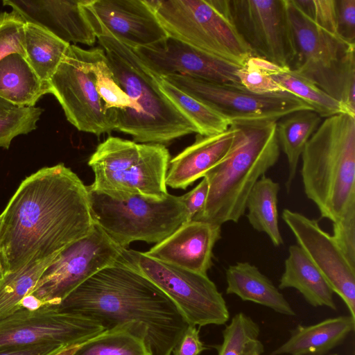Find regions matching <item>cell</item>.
Returning <instances> with one entry per match:
<instances>
[{"label":"cell","mask_w":355,"mask_h":355,"mask_svg":"<svg viewBox=\"0 0 355 355\" xmlns=\"http://www.w3.org/2000/svg\"><path fill=\"white\" fill-rule=\"evenodd\" d=\"M94 224L88 191L60 163L26 178L0 215L3 274L57 255Z\"/></svg>","instance_id":"6da1fadb"},{"label":"cell","mask_w":355,"mask_h":355,"mask_svg":"<svg viewBox=\"0 0 355 355\" xmlns=\"http://www.w3.org/2000/svg\"><path fill=\"white\" fill-rule=\"evenodd\" d=\"M53 306L93 318L106 329L142 322L148 330L153 355H171L189 325L173 301L121 257Z\"/></svg>","instance_id":"7a4b0ae2"},{"label":"cell","mask_w":355,"mask_h":355,"mask_svg":"<svg viewBox=\"0 0 355 355\" xmlns=\"http://www.w3.org/2000/svg\"><path fill=\"white\" fill-rule=\"evenodd\" d=\"M275 121L232 124L234 136L225 156L204 175L209 184L203 209L193 220L219 225L239 222L256 182L278 161Z\"/></svg>","instance_id":"3957f363"},{"label":"cell","mask_w":355,"mask_h":355,"mask_svg":"<svg viewBox=\"0 0 355 355\" xmlns=\"http://www.w3.org/2000/svg\"><path fill=\"white\" fill-rule=\"evenodd\" d=\"M107 63L132 105L117 114L116 130L141 144L164 145L197 133L193 125L159 89L155 74L134 49L110 35L97 37Z\"/></svg>","instance_id":"277c9868"},{"label":"cell","mask_w":355,"mask_h":355,"mask_svg":"<svg viewBox=\"0 0 355 355\" xmlns=\"http://www.w3.org/2000/svg\"><path fill=\"white\" fill-rule=\"evenodd\" d=\"M301 157L306 197L322 218L336 221L355 202V116L341 113L325 118Z\"/></svg>","instance_id":"5b68a950"},{"label":"cell","mask_w":355,"mask_h":355,"mask_svg":"<svg viewBox=\"0 0 355 355\" xmlns=\"http://www.w3.org/2000/svg\"><path fill=\"white\" fill-rule=\"evenodd\" d=\"M295 56L290 69L341 102L355 116V44L315 24L287 0Z\"/></svg>","instance_id":"8992f818"},{"label":"cell","mask_w":355,"mask_h":355,"mask_svg":"<svg viewBox=\"0 0 355 355\" xmlns=\"http://www.w3.org/2000/svg\"><path fill=\"white\" fill-rule=\"evenodd\" d=\"M168 37L238 66L253 55L227 0H146Z\"/></svg>","instance_id":"52a82bcc"},{"label":"cell","mask_w":355,"mask_h":355,"mask_svg":"<svg viewBox=\"0 0 355 355\" xmlns=\"http://www.w3.org/2000/svg\"><path fill=\"white\" fill-rule=\"evenodd\" d=\"M170 160L164 145L109 137L89 159L94 180L88 187L110 196L164 199L168 194L166 177Z\"/></svg>","instance_id":"ba28073f"},{"label":"cell","mask_w":355,"mask_h":355,"mask_svg":"<svg viewBox=\"0 0 355 355\" xmlns=\"http://www.w3.org/2000/svg\"><path fill=\"white\" fill-rule=\"evenodd\" d=\"M87 189L94 222L122 248L137 241L159 243L187 222L181 196H110Z\"/></svg>","instance_id":"9c48e42d"},{"label":"cell","mask_w":355,"mask_h":355,"mask_svg":"<svg viewBox=\"0 0 355 355\" xmlns=\"http://www.w3.org/2000/svg\"><path fill=\"white\" fill-rule=\"evenodd\" d=\"M121 258L137 270L176 305L189 325H222L230 318L226 302L207 275L195 272L124 248Z\"/></svg>","instance_id":"30bf717a"},{"label":"cell","mask_w":355,"mask_h":355,"mask_svg":"<svg viewBox=\"0 0 355 355\" xmlns=\"http://www.w3.org/2000/svg\"><path fill=\"white\" fill-rule=\"evenodd\" d=\"M123 249L94 223L88 234L58 253L21 306L58 304L90 277L118 260Z\"/></svg>","instance_id":"8fae6325"},{"label":"cell","mask_w":355,"mask_h":355,"mask_svg":"<svg viewBox=\"0 0 355 355\" xmlns=\"http://www.w3.org/2000/svg\"><path fill=\"white\" fill-rule=\"evenodd\" d=\"M162 78L216 110L231 125L277 122L298 110H313L286 91L259 94L239 83L211 82L180 74Z\"/></svg>","instance_id":"7c38bea8"},{"label":"cell","mask_w":355,"mask_h":355,"mask_svg":"<svg viewBox=\"0 0 355 355\" xmlns=\"http://www.w3.org/2000/svg\"><path fill=\"white\" fill-rule=\"evenodd\" d=\"M49 83L50 94L77 130L98 136L116 130L117 114L107 110L99 94L91 49L70 44Z\"/></svg>","instance_id":"4fadbf2b"},{"label":"cell","mask_w":355,"mask_h":355,"mask_svg":"<svg viewBox=\"0 0 355 355\" xmlns=\"http://www.w3.org/2000/svg\"><path fill=\"white\" fill-rule=\"evenodd\" d=\"M105 330L93 318L53 305L21 306L0 320V347L37 345L64 347L88 340Z\"/></svg>","instance_id":"5bb4252c"},{"label":"cell","mask_w":355,"mask_h":355,"mask_svg":"<svg viewBox=\"0 0 355 355\" xmlns=\"http://www.w3.org/2000/svg\"><path fill=\"white\" fill-rule=\"evenodd\" d=\"M232 20L253 55L290 68L295 56L287 0H227Z\"/></svg>","instance_id":"9a60e30c"},{"label":"cell","mask_w":355,"mask_h":355,"mask_svg":"<svg viewBox=\"0 0 355 355\" xmlns=\"http://www.w3.org/2000/svg\"><path fill=\"white\" fill-rule=\"evenodd\" d=\"M282 217L294 234L297 245L355 319V268L349 263L334 237L320 227L318 220L301 213L284 209Z\"/></svg>","instance_id":"2e32d148"},{"label":"cell","mask_w":355,"mask_h":355,"mask_svg":"<svg viewBox=\"0 0 355 355\" xmlns=\"http://www.w3.org/2000/svg\"><path fill=\"white\" fill-rule=\"evenodd\" d=\"M82 9L96 38L110 35L135 49L168 37L146 0H83Z\"/></svg>","instance_id":"e0dca14e"},{"label":"cell","mask_w":355,"mask_h":355,"mask_svg":"<svg viewBox=\"0 0 355 355\" xmlns=\"http://www.w3.org/2000/svg\"><path fill=\"white\" fill-rule=\"evenodd\" d=\"M156 76L180 74L216 83H240L241 66L211 55L171 37L154 45L135 49Z\"/></svg>","instance_id":"ac0fdd59"},{"label":"cell","mask_w":355,"mask_h":355,"mask_svg":"<svg viewBox=\"0 0 355 355\" xmlns=\"http://www.w3.org/2000/svg\"><path fill=\"white\" fill-rule=\"evenodd\" d=\"M221 225L201 220L185 222L169 236L144 252L155 259L207 275Z\"/></svg>","instance_id":"d6986e66"},{"label":"cell","mask_w":355,"mask_h":355,"mask_svg":"<svg viewBox=\"0 0 355 355\" xmlns=\"http://www.w3.org/2000/svg\"><path fill=\"white\" fill-rule=\"evenodd\" d=\"M25 20L71 44L92 46L97 39L82 9L83 0H3Z\"/></svg>","instance_id":"ffe728a7"},{"label":"cell","mask_w":355,"mask_h":355,"mask_svg":"<svg viewBox=\"0 0 355 355\" xmlns=\"http://www.w3.org/2000/svg\"><path fill=\"white\" fill-rule=\"evenodd\" d=\"M234 128L210 136L197 134L195 141L171 159L166 184L185 189L217 164L227 153L233 142Z\"/></svg>","instance_id":"44dd1931"},{"label":"cell","mask_w":355,"mask_h":355,"mask_svg":"<svg viewBox=\"0 0 355 355\" xmlns=\"http://www.w3.org/2000/svg\"><path fill=\"white\" fill-rule=\"evenodd\" d=\"M355 319L340 315L309 326L298 325L271 355H322L340 345L354 331Z\"/></svg>","instance_id":"7402d4cb"},{"label":"cell","mask_w":355,"mask_h":355,"mask_svg":"<svg viewBox=\"0 0 355 355\" xmlns=\"http://www.w3.org/2000/svg\"><path fill=\"white\" fill-rule=\"evenodd\" d=\"M227 294L252 302L288 316L295 312L274 284L257 267L248 262H237L226 270Z\"/></svg>","instance_id":"603a6c76"},{"label":"cell","mask_w":355,"mask_h":355,"mask_svg":"<svg viewBox=\"0 0 355 355\" xmlns=\"http://www.w3.org/2000/svg\"><path fill=\"white\" fill-rule=\"evenodd\" d=\"M284 266L279 289L295 288L312 306H326L336 310L333 291L298 245L289 247Z\"/></svg>","instance_id":"cb8c5ba5"},{"label":"cell","mask_w":355,"mask_h":355,"mask_svg":"<svg viewBox=\"0 0 355 355\" xmlns=\"http://www.w3.org/2000/svg\"><path fill=\"white\" fill-rule=\"evenodd\" d=\"M49 82L42 81L26 58L8 55L0 61V97L17 107H35L42 96L50 94Z\"/></svg>","instance_id":"d4e9b609"},{"label":"cell","mask_w":355,"mask_h":355,"mask_svg":"<svg viewBox=\"0 0 355 355\" xmlns=\"http://www.w3.org/2000/svg\"><path fill=\"white\" fill-rule=\"evenodd\" d=\"M74 355L153 354L146 324L129 322L101 332L85 343Z\"/></svg>","instance_id":"484cf974"},{"label":"cell","mask_w":355,"mask_h":355,"mask_svg":"<svg viewBox=\"0 0 355 355\" xmlns=\"http://www.w3.org/2000/svg\"><path fill=\"white\" fill-rule=\"evenodd\" d=\"M321 119L312 110H302L289 114L277 121V140L288 161V178L286 182L288 193L295 178L304 148L321 123Z\"/></svg>","instance_id":"4316f807"},{"label":"cell","mask_w":355,"mask_h":355,"mask_svg":"<svg viewBox=\"0 0 355 355\" xmlns=\"http://www.w3.org/2000/svg\"><path fill=\"white\" fill-rule=\"evenodd\" d=\"M70 44L31 22L24 26L26 59L37 75L49 82L62 62Z\"/></svg>","instance_id":"83f0119b"},{"label":"cell","mask_w":355,"mask_h":355,"mask_svg":"<svg viewBox=\"0 0 355 355\" xmlns=\"http://www.w3.org/2000/svg\"><path fill=\"white\" fill-rule=\"evenodd\" d=\"M261 62L271 78L284 91L288 92L304 101L321 118L341 113L349 114L341 102L290 68L279 67L262 58Z\"/></svg>","instance_id":"f1b7e54d"},{"label":"cell","mask_w":355,"mask_h":355,"mask_svg":"<svg viewBox=\"0 0 355 355\" xmlns=\"http://www.w3.org/2000/svg\"><path fill=\"white\" fill-rule=\"evenodd\" d=\"M279 190L278 182L263 175L254 185L246 202L250 224L257 231L266 234L275 247L284 243L278 223Z\"/></svg>","instance_id":"f546056e"},{"label":"cell","mask_w":355,"mask_h":355,"mask_svg":"<svg viewBox=\"0 0 355 355\" xmlns=\"http://www.w3.org/2000/svg\"><path fill=\"white\" fill-rule=\"evenodd\" d=\"M155 76L161 91L193 125L197 134L210 136L229 129L231 123L225 116L163 78Z\"/></svg>","instance_id":"4dcf8cb0"},{"label":"cell","mask_w":355,"mask_h":355,"mask_svg":"<svg viewBox=\"0 0 355 355\" xmlns=\"http://www.w3.org/2000/svg\"><path fill=\"white\" fill-rule=\"evenodd\" d=\"M57 255L31 262L17 271L3 274L0 279V320L21 307L24 298L30 294L44 270Z\"/></svg>","instance_id":"1f68e13d"},{"label":"cell","mask_w":355,"mask_h":355,"mask_svg":"<svg viewBox=\"0 0 355 355\" xmlns=\"http://www.w3.org/2000/svg\"><path fill=\"white\" fill-rule=\"evenodd\" d=\"M91 51L92 69L98 91L106 107L117 114L129 109L132 103L110 69L103 49L96 47Z\"/></svg>","instance_id":"d6a6232c"},{"label":"cell","mask_w":355,"mask_h":355,"mask_svg":"<svg viewBox=\"0 0 355 355\" xmlns=\"http://www.w3.org/2000/svg\"><path fill=\"white\" fill-rule=\"evenodd\" d=\"M259 324L240 312L233 316L223 331V342L217 347L218 355H243L247 345L258 339Z\"/></svg>","instance_id":"836d02e7"},{"label":"cell","mask_w":355,"mask_h":355,"mask_svg":"<svg viewBox=\"0 0 355 355\" xmlns=\"http://www.w3.org/2000/svg\"><path fill=\"white\" fill-rule=\"evenodd\" d=\"M43 112L35 106L17 107L0 119V147L8 149L14 138L35 130Z\"/></svg>","instance_id":"e575fe53"},{"label":"cell","mask_w":355,"mask_h":355,"mask_svg":"<svg viewBox=\"0 0 355 355\" xmlns=\"http://www.w3.org/2000/svg\"><path fill=\"white\" fill-rule=\"evenodd\" d=\"M25 20L14 10L0 13V61L12 53L26 58Z\"/></svg>","instance_id":"d590c367"},{"label":"cell","mask_w":355,"mask_h":355,"mask_svg":"<svg viewBox=\"0 0 355 355\" xmlns=\"http://www.w3.org/2000/svg\"><path fill=\"white\" fill-rule=\"evenodd\" d=\"M240 83L250 92L259 94L284 91L263 67L261 58L252 55L237 71Z\"/></svg>","instance_id":"8d00e7d4"},{"label":"cell","mask_w":355,"mask_h":355,"mask_svg":"<svg viewBox=\"0 0 355 355\" xmlns=\"http://www.w3.org/2000/svg\"><path fill=\"white\" fill-rule=\"evenodd\" d=\"M349 263L355 268V202L333 222V235Z\"/></svg>","instance_id":"74e56055"},{"label":"cell","mask_w":355,"mask_h":355,"mask_svg":"<svg viewBox=\"0 0 355 355\" xmlns=\"http://www.w3.org/2000/svg\"><path fill=\"white\" fill-rule=\"evenodd\" d=\"M300 8L315 24L338 35L336 29V0H294Z\"/></svg>","instance_id":"f35d334b"},{"label":"cell","mask_w":355,"mask_h":355,"mask_svg":"<svg viewBox=\"0 0 355 355\" xmlns=\"http://www.w3.org/2000/svg\"><path fill=\"white\" fill-rule=\"evenodd\" d=\"M336 29L338 36L355 44V0H336Z\"/></svg>","instance_id":"ab89813d"},{"label":"cell","mask_w":355,"mask_h":355,"mask_svg":"<svg viewBox=\"0 0 355 355\" xmlns=\"http://www.w3.org/2000/svg\"><path fill=\"white\" fill-rule=\"evenodd\" d=\"M209 191L207 180L203 177L200 182L191 191L181 196L187 221L199 214L204 208Z\"/></svg>","instance_id":"60d3db41"},{"label":"cell","mask_w":355,"mask_h":355,"mask_svg":"<svg viewBox=\"0 0 355 355\" xmlns=\"http://www.w3.org/2000/svg\"><path fill=\"white\" fill-rule=\"evenodd\" d=\"M200 329L189 325L174 346L173 355H200L207 348L200 338Z\"/></svg>","instance_id":"b9f144b4"},{"label":"cell","mask_w":355,"mask_h":355,"mask_svg":"<svg viewBox=\"0 0 355 355\" xmlns=\"http://www.w3.org/2000/svg\"><path fill=\"white\" fill-rule=\"evenodd\" d=\"M62 348L53 345L0 347V355H51Z\"/></svg>","instance_id":"7bdbcfd3"},{"label":"cell","mask_w":355,"mask_h":355,"mask_svg":"<svg viewBox=\"0 0 355 355\" xmlns=\"http://www.w3.org/2000/svg\"><path fill=\"white\" fill-rule=\"evenodd\" d=\"M264 350L262 343L259 340L250 341L246 346L243 355H261Z\"/></svg>","instance_id":"ee69618b"},{"label":"cell","mask_w":355,"mask_h":355,"mask_svg":"<svg viewBox=\"0 0 355 355\" xmlns=\"http://www.w3.org/2000/svg\"><path fill=\"white\" fill-rule=\"evenodd\" d=\"M91 338V339H92ZM91 339L88 340H86V341H84V342H82V343H76V344H73V345H69V346H67V347H64L62 349H60V350H58V352H56L55 353L51 354V355H74L75 353L85 343H87V341L90 340Z\"/></svg>","instance_id":"f6af8a7d"},{"label":"cell","mask_w":355,"mask_h":355,"mask_svg":"<svg viewBox=\"0 0 355 355\" xmlns=\"http://www.w3.org/2000/svg\"><path fill=\"white\" fill-rule=\"evenodd\" d=\"M13 104L0 97V119L6 116L10 112L17 108Z\"/></svg>","instance_id":"bcb514c9"},{"label":"cell","mask_w":355,"mask_h":355,"mask_svg":"<svg viewBox=\"0 0 355 355\" xmlns=\"http://www.w3.org/2000/svg\"><path fill=\"white\" fill-rule=\"evenodd\" d=\"M2 275H3V272H2V270H1V268L0 266V279L1 278Z\"/></svg>","instance_id":"7dc6e473"},{"label":"cell","mask_w":355,"mask_h":355,"mask_svg":"<svg viewBox=\"0 0 355 355\" xmlns=\"http://www.w3.org/2000/svg\"><path fill=\"white\" fill-rule=\"evenodd\" d=\"M336 355V354H335Z\"/></svg>","instance_id":"c3c4849f"}]
</instances>
